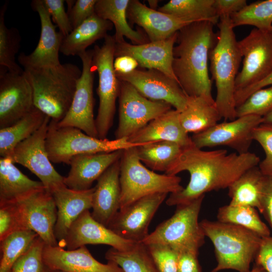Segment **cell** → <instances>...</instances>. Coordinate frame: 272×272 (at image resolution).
<instances>
[{"mask_svg":"<svg viewBox=\"0 0 272 272\" xmlns=\"http://www.w3.org/2000/svg\"><path fill=\"white\" fill-rule=\"evenodd\" d=\"M259 157L248 152L228 154L224 149L205 151L193 144L183 148L177 158L165 173L170 175L186 171L190 174L187 186L171 193L166 201L169 206L192 201L213 190L228 188L249 169L257 166Z\"/></svg>","mask_w":272,"mask_h":272,"instance_id":"6da1fadb","label":"cell"},{"mask_svg":"<svg viewBox=\"0 0 272 272\" xmlns=\"http://www.w3.org/2000/svg\"><path fill=\"white\" fill-rule=\"evenodd\" d=\"M208 21L189 24L177 32L173 50L172 69L181 88L188 97L203 96L214 99L208 62L217 34Z\"/></svg>","mask_w":272,"mask_h":272,"instance_id":"7a4b0ae2","label":"cell"},{"mask_svg":"<svg viewBox=\"0 0 272 272\" xmlns=\"http://www.w3.org/2000/svg\"><path fill=\"white\" fill-rule=\"evenodd\" d=\"M218 26L216 43L209 55L210 71L217 89L216 107L222 118L230 121L237 118L235 81L242 56L230 17H220Z\"/></svg>","mask_w":272,"mask_h":272,"instance_id":"3957f363","label":"cell"},{"mask_svg":"<svg viewBox=\"0 0 272 272\" xmlns=\"http://www.w3.org/2000/svg\"><path fill=\"white\" fill-rule=\"evenodd\" d=\"M24 71L33 90L34 107L59 122L71 107L82 71L76 64L65 63Z\"/></svg>","mask_w":272,"mask_h":272,"instance_id":"277c9868","label":"cell"},{"mask_svg":"<svg viewBox=\"0 0 272 272\" xmlns=\"http://www.w3.org/2000/svg\"><path fill=\"white\" fill-rule=\"evenodd\" d=\"M200 225L213 243L217 264L210 272L232 269L249 272L262 237L243 227L204 219Z\"/></svg>","mask_w":272,"mask_h":272,"instance_id":"5b68a950","label":"cell"},{"mask_svg":"<svg viewBox=\"0 0 272 272\" xmlns=\"http://www.w3.org/2000/svg\"><path fill=\"white\" fill-rule=\"evenodd\" d=\"M137 147L124 150L120 158V209L150 194L174 193L183 188L180 177L158 174L146 168L138 157Z\"/></svg>","mask_w":272,"mask_h":272,"instance_id":"8992f818","label":"cell"},{"mask_svg":"<svg viewBox=\"0 0 272 272\" xmlns=\"http://www.w3.org/2000/svg\"><path fill=\"white\" fill-rule=\"evenodd\" d=\"M205 195L177 206L173 216L160 223L142 242L146 245H167L179 252L198 254L206 237L198 222Z\"/></svg>","mask_w":272,"mask_h":272,"instance_id":"52a82bcc","label":"cell"},{"mask_svg":"<svg viewBox=\"0 0 272 272\" xmlns=\"http://www.w3.org/2000/svg\"><path fill=\"white\" fill-rule=\"evenodd\" d=\"M71 126H60L50 119L46 138V148L50 161L70 164L75 156L109 153L143 144L131 143L124 138L109 140L91 137Z\"/></svg>","mask_w":272,"mask_h":272,"instance_id":"ba28073f","label":"cell"},{"mask_svg":"<svg viewBox=\"0 0 272 272\" xmlns=\"http://www.w3.org/2000/svg\"><path fill=\"white\" fill-rule=\"evenodd\" d=\"M116 41L113 35H107L102 45H96L93 50L92 66L98 75L97 92L99 99L96 125L100 139H105L111 127L119 97L120 81L113 68Z\"/></svg>","mask_w":272,"mask_h":272,"instance_id":"9c48e42d","label":"cell"},{"mask_svg":"<svg viewBox=\"0 0 272 272\" xmlns=\"http://www.w3.org/2000/svg\"><path fill=\"white\" fill-rule=\"evenodd\" d=\"M118 98L119 118L115 139L129 138L152 120L172 109L169 104L146 98L124 81H120Z\"/></svg>","mask_w":272,"mask_h":272,"instance_id":"30bf717a","label":"cell"},{"mask_svg":"<svg viewBox=\"0 0 272 272\" xmlns=\"http://www.w3.org/2000/svg\"><path fill=\"white\" fill-rule=\"evenodd\" d=\"M238 44L243 65L236 79L235 92L259 83L272 73V30L254 28Z\"/></svg>","mask_w":272,"mask_h":272,"instance_id":"8fae6325","label":"cell"},{"mask_svg":"<svg viewBox=\"0 0 272 272\" xmlns=\"http://www.w3.org/2000/svg\"><path fill=\"white\" fill-rule=\"evenodd\" d=\"M50 121V117L47 116L37 130L16 147L9 158L14 164H19L28 169L51 193L65 184L64 177L59 174L51 164L46 148Z\"/></svg>","mask_w":272,"mask_h":272,"instance_id":"7c38bea8","label":"cell"},{"mask_svg":"<svg viewBox=\"0 0 272 272\" xmlns=\"http://www.w3.org/2000/svg\"><path fill=\"white\" fill-rule=\"evenodd\" d=\"M262 123V117L247 115L229 121L218 123L191 137L193 145L202 149L205 147L227 146L239 154L249 152L255 129Z\"/></svg>","mask_w":272,"mask_h":272,"instance_id":"4fadbf2b","label":"cell"},{"mask_svg":"<svg viewBox=\"0 0 272 272\" xmlns=\"http://www.w3.org/2000/svg\"><path fill=\"white\" fill-rule=\"evenodd\" d=\"M93 50L91 49L79 55L82 63V74L78 82L71 107L64 117L57 123L60 126L77 128L89 135L99 138L93 113Z\"/></svg>","mask_w":272,"mask_h":272,"instance_id":"5bb4252c","label":"cell"},{"mask_svg":"<svg viewBox=\"0 0 272 272\" xmlns=\"http://www.w3.org/2000/svg\"><path fill=\"white\" fill-rule=\"evenodd\" d=\"M167 195L165 193L150 194L120 209L107 227L123 239L143 242L149 234V225Z\"/></svg>","mask_w":272,"mask_h":272,"instance_id":"9a60e30c","label":"cell"},{"mask_svg":"<svg viewBox=\"0 0 272 272\" xmlns=\"http://www.w3.org/2000/svg\"><path fill=\"white\" fill-rule=\"evenodd\" d=\"M23 229L35 232L45 245L56 246L57 208L53 197L45 188L16 203Z\"/></svg>","mask_w":272,"mask_h":272,"instance_id":"2e32d148","label":"cell"},{"mask_svg":"<svg viewBox=\"0 0 272 272\" xmlns=\"http://www.w3.org/2000/svg\"><path fill=\"white\" fill-rule=\"evenodd\" d=\"M0 68V128H3L14 124L34 106L33 90L24 71L14 73Z\"/></svg>","mask_w":272,"mask_h":272,"instance_id":"e0dca14e","label":"cell"},{"mask_svg":"<svg viewBox=\"0 0 272 272\" xmlns=\"http://www.w3.org/2000/svg\"><path fill=\"white\" fill-rule=\"evenodd\" d=\"M120 81L129 83L146 98L167 103L179 112L186 106L188 96L178 82L154 69H136L126 74H116Z\"/></svg>","mask_w":272,"mask_h":272,"instance_id":"ac0fdd59","label":"cell"},{"mask_svg":"<svg viewBox=\"0 0 272 272\" xmlns=\"http://www.w3.org/2000/svg\"><path fill=\"white\" fill-rule=\"evenodd\" d=\"M32 9L39 16L41 23L40 36L35 49L29 54L21 52L19 63L24 69L53 67L61 63L59 58L63 35L56 30L51 17L42 0L31 2Z\"/></svg>","mask_w":272,"mask_h":272,"instance_id":"d6986e66","label":"cell"},{"mask_svg":"<svg viewBox=\"0 0 272 272\" xmlns=\"http://www.w3.org/2000/svg\"><path fill=\"white\" fill-rule=\"evenodd\" d=\"M136 243L120 237L95 220L90 211L86 210L73 223L59 246L74 250L87 244H105L125 251L132 248Z\"/></svg>","mask_w":272,"mask_h":272,"instance_id":"ffe728a7","label":"cell"},{"mask_svg":"<svg viewBox=\"0 0 272 272\" xmlns=\"http://www.w3.org/2000/svg\"><path fill=\"white\" fill-rule=\"evenodd\" d=\"M177 32L166 39L142 44H130L125 40L116 42L115 57L122 55L131 56L141 67L158 70L177 81L172 69L173 50Z\"/></svg>","mask_w":272,"mask_h":272,"instance_id":"44dd1931","label":"cell"},{"mask_svg":"<svg viewBox=\"0 0 272 272\" xmlns=\"http://www.w3.org/2000/svg\"><path fill=\"white\" fill-rule=\"evenodd\" d=\"M44 261L48 268L64 272H124L116 263L103 264L97 260L86 246L74 250H65L60 246L45 245Z\"/></svg>","mask_w":272,"mask_h":272,"instance_id":"7402d4cb","label":"cell"},{"mask_svg":"<svg viewBox=\"0 0 272 272\" xmlns=\"http://www.w3.org/2000/svg\"><path fill=\"white\" fill-rule=\"evenodd\" d=\"M127 17L130 24L144 30L151 42L166 39L192 23L152 9L138 0L129 1Z\"/></svg>","mask_w":272,"mask_h":272,"instance_id":"603a6c76","label":"cell"},{"mask_svg":"<svg viewBox=\"0 0 272 272\" xmlns=\"http://www.w3.org/2000/svg\"><path fill=\"white\" fill-rule=\"evenodd\" d=\"M124 150L109 153L79 154L70 161V170L64 183L75 190L89 189L94 181L114 162L119 160Z\"/></svg>","mask_w":272,"mask_h":272,"instance_id":"cb8c5ba5","label":"cell"},{"mask_svg":"<svg viewBox=\"0 0 272 272\" xmlns=\"http://www.w3.org/2000/svg\"><path fill=\"white\" fill-rule=\"evenodd\" d=\"M120 159L112 164L97 179L93 196V218L105 226L120 209Z\"/></svg>","mask_w":272,"mask_h":272,"instance_id":"d4e9b609","label":"cell"},{"mask_svg":"<svg viewBox=\"0 0 272 272\" xmlns=\"http://www.w3.org/2000/svg\"><path fill=\"white\" fill-rule=\"evenodd\" d=\"M94 190L95 187L78 191L64 185L51 193L57 208L54 234L59 245L73 223L83 212L92 209Z\"/></svg>","mask_w":272,"mask_h":272,"instance_id":"484cf974","label":"cell"},{"mask_svg":"<svg viewBox=\"0 0 272 272\" xmlns=\"http://www.w3.org/2000/svg\"><path fill=\"white\" fill-rule=\"evenodd\" d=\"M180 112L171 109L150 121L141 129L127 138L137 144L149 142L170 141L185 148L193 144L191 137L182 126Z\"/></svg>","mask_w":272,"mask_h":272,"instance_id":"4316f807","label":"cell"},{"mask_svg":"<svg viewBox=\"0 0 272 272\" xmlns=\"http://www.w3.org/2000/svg\"><path fill=\"white\" fill-rule=\"evenodd\" d=\"M45 188L23 174L9 158H0V204L16 203Z\"/></svg>","mask_w":272,"mask_h":272,"instance_id":"83f0119b","label":"cell"},{"mask_svg":"<svg viewBox=\"0 0 272 272\" xmlns=\"http://www.w3.org/2000/svg\"><path fill=\"white\" fill-rule=\"evenodd\" d=\"M113 26L111 22L95 13L64 38L60 52L65 56H79L95 41L104 39Z\"/></svg>","mask_w":272,"mask_h":272,"instance_id":"f1b7e54d","label":"cell"},{"mask_svg":"<svg viewBox=\"0 0 272 272\" xmlns=\"http://www.w3.org/2000/svg\"><path fill=\"white\" fill-rule=\"evenodd\" d=\"M130 0H97L95 13L100 18L111 22L115 29L113 35L116 42L124 40L125 37L132 44L139 45L150 42L143 31L133 30L127 17Z\"/></svg>","mask_w":272,"mask_h":272,"instance_id":"f546056e","label":"cell"},{"mask_svg":"<svg viewBox=\"0 0 272 272\" xmlns=\"http://www.w3.org/2000/svg\"><path fill=\"white\" fill-rule=\"evenodd\" d=\"M266 179L257 166L246 171L228 188L229 204L250 206L260 212Z\"/></svg>","mask_w":272,"mask_h":272,"instance_id":"4dcf8cb0","label":"cell"},{"mask_svg":"<svg viewBox=\"0 0 272 272\" xmlns=\"http://www.w3.org/2000/svg\"><path fill=\"white\" fill-rule=\"evenodd\" d=\"M221 118L215 99L203 96L188 97L185 107L179 113L181 124L188 133L203 131Z\"/></svg>","mask_w":272,"mask_h":272,"instance_id":"1f68e13d","label":"cell"},{"mask_svg":"<svg viewBox=\"0 0 272 272\" xmlns=\"http://www.w3.org/2000/svg\"><path fill=\"white\" fill-rule=\"evenodd\" d=\"M47 116L34 107L14 124L0 128L1 157L9 158L16 147L37 130Z\"/></svg>","mask_w":272,"mask_h":272,"instance_id":"d6a6232c","label":"cell"},{"mask_svg":"<svg viewBox=\"0 0 272 272\" xmlns=\"http://www.w3.org/2000/svg\"><path fill=\"white\" fill-rule=\"evenodd\" d=\"M215 0H171L158 11L184 20L208 21L218 24L219 17L214 8Z\"/></svg>","mask_w":272,"mask_h":272,"instance_id":"836d02e7","label":"cell"},{"mask_svg":"<svg viewBox=\"0 0 272 272\" xmlns=\"http://www.w3.org/2000/svg\"><path fill=\"white\" fill-rule=\"evenodd\" d=\"M182 147L170 141H158L145 143L137 147L138 156L142 163L153 171H164L170 168Z\"/></svg>","mask_w":272,"mask_h":272,"instance_id":"e575fe53","label":"cell"},{"mask_svg":"<svg viewBox=\"0 0 272 272\" xmlns=\"http://www.w3.org/2000/svg\"><path fill=\"white\" fill-rule=\"evenodd\" d=\"M105 257L108 261L116 263L124 272H159L147 246L142 242L136 243L125 251L111 247Z\"/></svg>","mask_w":272,"mask_h":272,"instance_id":"d590c367","label":"cell"},{"mask_svg":"<svg viewBox=\"0 0 272 272\" xmlns=\"http://www.w3.org/2000/svg\"><path fill=\"white\" fill-rule=\"evenodd\" d=\"M217 217L219 222L243 227L262 238L270 236L269 228L260 219L253 207L229 203L219 209Z\"/></svg>","mask_w":272,"mask_h":272,"instance_id":"8d00e7d4","label":"cell"},{"mask_svg":"<svg viewBox=\"0 0 272 272\" xmlns=\"http://www.w3.org/2000/svg\"><path fill=\"white\" fill-rule=\"evenodd\" d=\"M38 235L24 229L15 231L0 241V272H10L15 262L31 246Z\"/></svg>","mask_w":272,"mask_h":272,"instance_id":"74e56055","label":"cell"},{"mask_svg":"<svg viewBox=\"0 0 272 272\" xmlns=\"http://www.w3.org/2000/svg\"><path fill=\"white\" fill-rule=\"evenodd\" d=\"M8 2L0 10V66L9 71L20 73L23 70L16 61V55L19 51L21 37L16 28H8L5 23V15Z\"/></svg>","mask_w":272,"mask_h":272,"instance_id":"f35d334b","label":"cell"},{"mask_svg":"<svg viewBox=\"0 0 272 272\" xmlns=\"http://www.w3.org/2000/svg\"><path fill=\"white\" fill-rule=\"evenodd\" d=\"M233 27L251 25L262 30H272V0L257 1L247 5L230 16Z\"/></svg>","mask_w":272,"mask_h":272,"instance_id":"ab89813d","label":"cell"},{"mask_svg":"<svg viewBox=\"0 0 272 272\" xmlns=\"http://www.w3.org/2000/svg\"><path fill=\"white\" fill-rule=\"evenodd\" d=\"M272 111V85L257 90L236 109V117L255 115L263 117Z\"/></svg>","mask_w":272,"mask_h":272,"instance_id":"60d3db41","label":"cell"},{"mask_svg":"<svg viewBox=\"0 0 272 272\" xmlns=\"http://www.w3.org/2000/svg\"><path fill=\"white\" fill-rule=\"evenodd\" d=\"M44 241L38 236L13 264L10 272H49L43 258Z\"/></svg>","mask_w":272,"mask_h":272,"instance_id":"b9f144b4","label":"cell"},{"mask_svg":"<svg viewBox=\"0 0 272 272\" xmlns=\"http://www.w3.org/2000/svg\"><path fill=\"white\" fill-rule=\"evenodd\" d=\"M146 245L159 272H177L179 254L178 251L167 245Z\"/></svg>","mask_w":272,"mask_h":272,"instance_id":"7bdbcfd3","label":"cell"},{"mask_svg":"<svg viewBox=\"0 0 272 272\" xmlns=\"http://www.w3.org/2000/svg\"><path fill=\"white\" fill-rule=\"evenodd\" d=\"M253 140L260 145L265 154L258 167L264 175L272 178V125L262 123L257 127Z\"/></svg>","mask_w":272,"mask_h":272,"instance_id":"ee69618b","label":"cell"},{"mask_svg":"<svg viewBox=\"0 0 272 272\" xmlns=\"http://www.w3.org/2000/svg\"><path fill=\"white\" fill-rule=\"evenodd\" d=\"M67 14L73 29L95 14L97 0L66 1Z\"/></svg>","mask_w":272,"mask_h":272,"instance_id":"f6af8a7d","label":"cell"},{"mask_svg":"<svg viewBox=\"0 0 272 272\" xmlns=\"http://www.w3.org/2000/svg\"><path fill=\"white\" fill-rule=\"evenodd\" d=\"M23 229L16 203L0 204V241Z\"/></svg>","mask_w":272,"mask_h":272,"instance_id":"bcb514c9","label":"cell"},{"mask_svg":"<svg viewBox=\"0 0 272 272\" xmlns=\"http://www.w3.org/2000/svg\"><path fill=\"white\" fill-rule=\"evenodd\" d=\"M48 11L52 21L65 37L72 31L67 13L65 11L63 0H42Z\"/></svg>","mask_w":272,"mask_h":272,"instance_id":"7dc6e473","label":"cell"},{"mask_svg":"<svg viewBox=\"0 0 272 272\" xmlns=\"http://www.w3.org/2000/svg\"><path fill=\"white\" fill-rule=\"evenodd\" d=\"M254 260L255 263L263 267L266 272H272V236L262 238Z\"/></svg>","mask_w":272,"mask_h":272,"instance_id":"c3c4849f","label":"cell"},{"mask_svg":"<svg viewBox=\"0 0 272 272\" xmlns=\"http://www.w3.org/2000/svg\"><path fill=\"white\" fill-rule=\"evenodd\" d=\"M247 5L245 0H215L214 2V8L219 18L223 16L230 17Z\"/></svg>","mask_w":272,"mask_h":272,"instance_id":"681fc988","label":"cell"},{"mask_svg":"<svg viewBox=\"0 0 272 272\" xmlns=\"http://www.w3.org/2000/svg\"><path fill=\"white\" fill-rule=\"evenodd\" d=\"M197 256L191 252H179L177 272H201Z\"/></svg>","mask_w":272,"mask_h":272,"instance_id":"f907efd6","label":"cell"},{"mask_svg":"<svg viewBox=\"0 0 272 272\" xmlns=\"http://www.w3.org/2000/svg\"><path fill=\"white\" fill-rule=\"evenodd\" d=\"M260 213L263 215L272 230V178L270 177L266 176Z\"/></svg>","mask_w":272,"mask_h":272,"instance_id":"816d5d0a","label":"cell"},{"mask_svg":"<svg viewBox=\"0 0 272 272\" xmlns=\"http://www.w3.org/2000/svg\"><path fill=\"white\" fill-rule=\"evenodd\" d=\"M270 85H272V73L259 83L235 92L234 98L236 108L242 104L255 91Z\"/></svg>","mask_w":272,"mask_h":272,"instance_id":"f5cc1de1","label":"cell"},{"mask_svg":"<svg viewBox=\"0 0 272 272\" xmlns=\"http://www.w3.org/2000/svg\"><path fill=\"white\" fill-rule=\"evenodd\" d=\"M138 65V61L128 55L115 57L113 61V68L116 74H129L135 70Z\"/></svg>","mask_w":272,"mask_h":272,"instance_id":"db71d44e","label":"cell"},{"mask_svg":"<svg viewBox=\"0 0 272 272\" xmlns=\"http://www.w3.org/2000/svg\"><path fill=\"white\" fill-rule=\"evenodd\" d=\"M262 123L272 125V111L262 117Z\"/></svg>","mask_w":272,"mask_h":272,"instance_id":"11a10c76","label":"cell"},{"mask_svg":"<svg viewBox=\"0 0 272 272\" xmlns=\"http://www.w3.org/2000/svg\"><path fill=\"white\" fill-rule=\"evenodd\" d=\"M249 272H266V271L259 265L254 263L253 267Z\"/></svg>","mask_w":272,"mask_h":272,"instance_id":"9f6ffc18","label":"cell"},{"mask_svg":"<svg viewBox=\"0 0 272 272\" xmlns=\"http://www.w3.org/2000/svg\"><path fill=\"white\" fill-rule=\"evenodd\" d=\"M148 2L149 4L150 8L156 10L155 9L157 6L158 1H148Z\"/></svg>","mask_w":272,"mask_h":272,"instance_id":"6f0895ef","label":"cell"},{"mask_svg":"<svg viewBox=\"0 0 272 272\" xmlns=\"http://www.w3.org/2000/svg\"><path fill=\"white\" fill-rule=\"evenodd\" d=\"M49 272H64V271H61V270H49Z\"/></svg>","mask_w":272,"mask_h":272,"instance_id":"680465c9","label":"cell"}]
</instances>
